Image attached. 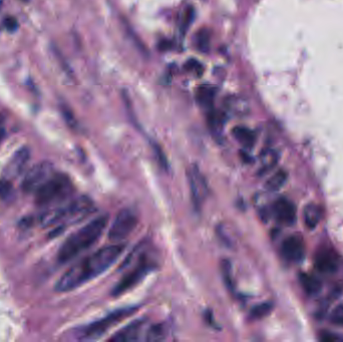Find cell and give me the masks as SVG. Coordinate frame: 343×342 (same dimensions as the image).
I'll return each instance as SVG.
<instances>
[{
    "label": "cell",
    "mask_w": 343,
    "mask_h": 342,
    "mask_svg": "<svg viewBox=\"0 0 343 342\" xmlns=\"http://www.w3.org/2000/svg\"><path fill=\"white\" fill-rule=\"evenodd\" d=\"M126 245L115 243L104 246L72 265L55 284L58 292L74 290L109 269L122 256Z\"/></svg>",
    "instance_id": "1"
},
{
    "label": "cell",
    "mask_w": 343,
    "mask_h": 342,
    "mask_svg": "<svg viewBox=\"0 0 343 342\" xmlns=\"http://www.w3.org/2000/svg\"><path fill=\"white\" fill-rule=\"evenodd\" d=\"M108 216L103 215L92 220L79 230L71 234L64 242L58 253V260L61 264L69 263L79 254L89 250L99 240L106 228Z\"/></svg>",
    "instance_id": "2"
},
{
    "label": "cell",
    "mask_w": 343,
    "mask_h": 342,
    "mask_svg": "<svg viewBox=\"0 0 343 342\" xmlns=\"http://www.w3.org/2000/svg\"><path fill=\"white\" fill-rule=\"evenodd\" d=\"M96 210L92 199L85 196L69 201L66 205L48 209L38 217V223L42 227L58 226L56 230L63 231L69 225L84 220Z\"/></svg>",
    "instance_id": "3"
},
{
    "label": "cell",
    "mask_w": 343,
    "mask_h": 342,
    "mask_svg": "<svg viewBox=\"0 0 343 342\" xmlns=\"http://www.w3.org/2000/svg\"><path fill=\"white\" fill-rule=\"evenodd\" d=\"M74 193V186L68 175L54 173L36 192L35 204L52 209L67 202Z\"/></svg>",
    "instance_id": "4"
},
{
    "label": "cell",
    "mask_w": 343,
    "mask_h": 342,
    "mask_svg": "<svg viewBox=\"0 0 343 342\" xmlns=\"http://www.w3.org/2000/svg\"><path fill=\"white\" fill-rule=\"evenodd\" d=\"M137 307H124L117 309L102 319H99L88 326L83 327L80 331V338L83 340H97L100 339L106 332H108L112 327L121 323L126 318L130 317L137 312Z\"/></svg>",
    "instance_id": "5"
},
{
    "label": "cell",
    "mask_w": 343,
    "mask_h": 342,
    "mask_svg": "<svg viewBox=\"0 0 343 342\" xmlns=\"http://www.w3.org/2000/svg\"><path fill=\"white\" fill-rule=\"evenodd\" d=\"M155 269V264H153L149 259L141 257L137 262V266L133 268L132 271L126 274L113 287L111 291L112 296H121L129 290L136 287L139 282H141L147 275L151 273Z\"/></svg>",
    "instance_id": "6"
},
{
    "label": "cell",
    "mask_w": 343,
    "mask_h": 342,
    "mask_svg": "<svg viewBox=\"0 0 343 342\" xmlns=\"http://www.w3.org/2000/svg\"><path fill=\"white\" fill-rule=\"evenodd\" d=\"M137 225V215L130 209H123L119 212L109 227L108 238L111 242L121 243L133 233Z\"/></svg>",
    "instance_id": "7"
},
{
    "label": "cell",
    "mask_w": 343,
    "mask_h": 342,
    "mask_svg": "<svg viewBox=\"0 0 343 342\" xmlns=\"http://www.w3.org/2000/svg\"><path fill=\"white\" fill-rule=\"evenodd\" d=\"M54 173L53 166L49 162H40L25 174L21 188L27 194L35 193Z\"/></svg>",
    "instance_id": "8"
},
{
    "label": "cell",
    "mask_w": 343,
    "mask_h": 342,
    "mask_svg": "<svg viewBox=\"0 0 343 342\" xmlns=\"http://www.w3.org/2000/svg\"><path fill=\"white\" fill-rule=\"evenodd\" d=\"M189 183L192 201L196 209L201 208L208 194L206 180L198 167H193L189 172Z\"/></svg>",
    "instance_id": "9"
},
{
    "label": "cell",
    "mask_w": 343,
    "mask_h": 342,
    "mask_svg": "<svg viewBox=\"0 0 343 342\" xmlns=\"http://www.w3.org/2000/svg\"><path fill=\"white\" fill-rule=\"evenodd\" d=\"M281 254L287 261L295 263L301 262L305 256L303 240L296 235L286 238L281 246Z\"/></svg>",
    "instance_id": "10"
},
{
    "label": "cell",
    "mask_w": 343,
    "mask_h": 342,
    "mask_svg": "<svg viewBox=\"0 0 343 342\" xmlns=\"http://www.w3.org/2000/svg\"><path fill=\"white\" fill-rule=\"evenodd\" d=\"M276 220L284 225H293L296 222L297 211L295 205L286 198H279L272 206Z\"/></svg>",
    "instance_id": "11"
},
{
    "label": "cell",
    "mask_w": 343,
    "mask_h": 342,
    "mask_svg": "<svg viewBox=\"0 0 343 342\" xmlns=\"http://www.w3.org/2000/svg\"><path fill=\"white\" fill-rule=\"evenodd\" d=\"M31 157V152L27 148H21L14 153L9 163L3 172V178L10 180L18 177L25 169Z\"/></svg>",
    "instance_id": "12"
},
{
    "label": "cell",
    "mask_w": 343,
    "mask_h": 342,
    "mask_svg": "<svg viewBox=\"0 0 343 342\" xmlns=\"http://www.w3.org/2000/svg\"><path fill=\"white\" fill-rule=\"evenodd\" d=\"M147 326V321L145 319L136 320L131 324L127 325L120 331H118L109 341L115 342H132L137 341L141 338V335L145 331V327Z\"/></svg>",
    "instance_id": "13"
},
{
    "label": "cell",
    "mask_w": 343,
    "mask_h": 342,
    "mask_svg": "<svg viewBox=\"0 0 343 342\" xmlns=\"http://www.w3.org/2000/svg\"><path fill=\"white\" fill-rule=\"evenodd\" d=\"M315 266L322 273H333L338 268V259L330 250L320 251L315 258Z\"/></svg>",
    "instance_id": "14"
},
{
    "label": "cell",
    "mask_w": 343,
    "mask_h": 342,
    "mask_svg": "<svg viewBox=\"0 0 343 342\" xmlns=\"http://www.w3.org/2000/svg\"><path fill=\"white\" fill-rule=\"evenodd\" d=\"M321 217H322L321 207L313 204V203H310L304 208L303 218H304L305 225L309 229H314L320 222Z\"/></svg>",
    "instance_id": "15"
},
{
    "label": "cell",
    "mask_w": 343,
    "mask_h": 342,
    "mask_svg": "<svg viewBox=\"0 0 343 342\" xmlns=\"http://www.w3.org/2000/svg\"><path fill=\"white\" fill-rule=\"evenodd\" d=\"M232 134L234 137L246 149H251L256 142L255 133L245 127H236L233 129Z\"/></svg>",
    "instance_id": "16"
},
{
    "label": "cell",
    "mask_w": 343,
    "mask_h": 342,
    "mask_svg": "<svg viewBox=\"0 0 343 342\" xmlns=\"http://www.w3.org/2000/svg\"><path fill=\"white\" fill-rule=\"evenodd\" d=\"M280 155L278 151L275 149H265L262 151L260 155V163H261V173L270 171L277 165L279 161Z\"/></svg>",
    "instance_id": "17"
},
{
    "label": "cell",
    "mask_w": 343,
    "mask_h": 342,
    "mask_svg": "<svg viewBox=\"0 0 343 342\" xmlns=\"http://www.w3.org/2000/svg\"><path fill=\"white\" fill-rule=\"evenodd\" d=\"M299 281H300L302 288L307 294L314 295V294H317L321 290V282L316 277L310 274H300Z\"/></svg>",
    "instance_id": "18"
},
{
    "label": "cell",
    "mask_w": 343,
    "mask_h": 342,
    "mask_svg": "<svg viewBox=\"0 0 343 342\" xmlns=\"http://www.w3.org/2000/svg\"><path fill=\"white\" fill-rule=\"evenodd\" d=\"M216 97V90L209 86L200 87L196 94V99L198 103L204 107H211L214 103V100Z\"/></svg>",
    "instance_id": "19"
},
{
    "label": "cell",
    "mask_w": 343,
    "mask_h": 342,
    "mask_svg": "<svg viewBox=\"0 0 343 342\" xmlns=\"http://www.w3.org/2000/svg\"><path fill=\"white\" fill-rule=\"evenodd\" d=\"M208 125L211 132L214 135L221 136L223 127H224V118L223 115L219 111L211 109L208 113Z\"/></svg>",
    "instance_id": "20"
},
{
    "label": "cell",
    "mask_w": 343,
    "mask_h": 342,
    "mask_svg": "<svg viewBox=\"0 0 343 342\" xmlns=\"http://www.w3.org/2000/svg\"><path fill=\"white\" fill-rule=\"evenodd\" d=\"M288 175L284 170L276 172L274 175L266 182V189L270 192H276L280 190L287 182Z\"/></svg>",
    "instance_id": "21"
},
{
    "label": "cell",
    "mask_w": 343,
    "mask_h": 342,
    "mask_svg": "<svg viewBox=\"0 0 343 342\" xmlns=\"http://www.w3.org/2000/svg\"><path fill=\"white\" fill-rule=\"evenodd\" d=\"M211 34L207 28H202L196 35V46L201 52H208L210 48Z\"/></svg>",
    "instance_id": "22"
},
{
    "label": "cell",
    "mask_w": 343,
    "mask_h": 342,
    "mask_svg": "<svg viewBox=\"0 0 343 342\" xmlns=\"http://www.w3.org/2000/svg\"><path fill=\"white\" fill-rule=\"evenodd\" d=\"M166 331L164 326L162 325H150L146 332V340L149 341H156V340H162L165 338Z\"/></svg>",
    "instance_id": "23"
},
{
    "label": "cell",
    "mask_w": 343,
    "mask_h": 342,
    "mask_svg": "<svg viewBox=\"0 0 343 342\" xmlns=\"http://www.w3.org/2000/svg\"><path fill=\"white\" fill-rule=\"evenodd\" d=\"M194 16H195V10L192 6H189L185 9L183 15H182V21H181V32L183 35H185V33L189 30L191 23L194 20Z\"/></svg>",
    "instance_id": "24"
},
{
    "label": "cell",
    "mask_w": 343,
    "mask_h": 342,
    "mask_svg": "<svg viewBox=\"0 0 343 342\" xmlns=\"http://www.w3.org/2000/svg\"><path fill=\"white\" fill-rule=\"evenodd\" d=\"M272 307H273L272 304L269 303V302L259 304V305H257L252 309L251 316H252V318H255V319L263 318V317L267 316L272 311Z\"/></svg>",
    "instance_id": "25"
},
{
    "label": "cell",
    "mask_w": 343,
    "mask_h": 342,
    "mask_svg": "<svg viewBox=\"0 0 343 342\" xmlns=\"http://www.w3.org/2000/svg\"><path fill=\"white\" fill-rule=\"evenodd\" d=\"M13 193V188L10 183V180L2 179L0 180V198L1 199H8L11 197Z\"/></svg>",
    "instance_id": "26"
},
{
    "label": "cell",
    "mask_w": 343,
    "mask_h": 342,
    "mask_svg": "<svg viewBox=\"0 0 343 342\" xmlns=\"http://www.w3.org/2000/svg\"><path fill=\"white\" fill-rule=\"evenodd\" d=\"M222 273H223V277L225 279V282L227 284V287L232 288L233 287L232 268H231V264L228 260H224L223 263H222Z\"/></svg>",
    "instance_id": "27"
},
{
    "label": "cell",
    "mask_w": 343,
    "mask_h": 342,
    "mask_svg": "<svg viewBox=\"0 0 343 342\" xmlns=\"http://www.w3.org/2000/svg\"><path fill=\"white\" fill-rule=\"evenodd\" d=\"M330 319L336 325H343V305H339L333 310Z\"/></svg>",
    "instance_id": "28"
},
{
    "label": "cell",
    "mask_w": 343,
    "mask_h": 342,
    "mask_svg": "<svg viewBox=\"0 0 343 342\" xmlns=\"http://www.w3.org/2000/svg\"><path fill=\"white\" fill-rule=\"evenodd\" d=\"M320 339L324 342L343 341V337L331 332H322L320 334Z\"/></svg>",
    "instance_id": "29"
},
{
    "label": "cell",
    "mask_w": 343,
    "mask_h": 342,
    "mask_svg": "<svg viewBox=\"0 0 343 342\" xmlns=\"http://www.w3.org/2000/svg\"><path fill=\"white\" fill-rule=\"evenodd\" d=\"M187 69H190V70H195L197 73H199V74H201V72L203 71V69H202V66L198 63V62H196V61H194V60H192V61H190L189 63H187Z\"/></svg>",
    "instance_id": "30"
},
{
    "label": "cell",
    "mask_w": 343,
    "mask_h": 342,
    "mask_svg": "<svg viewBox=\"0 0 343 342\" xmlns=\"http://www.w3.org/2000/svg\"><path fill=\"white\" fill-rule=\"evenodd\" d=\"M5 26H6V28H7L8 31L14 32V31L16 30V27H17V22H16V20H15L14 18L9 17V18H7V19L5 20Z\"/></svg>",
    "instance_id": "31"
},
{
    "label": "cell",
    "mask_w": 343,
    "mask_h": 342,
    "mask_svg": "<svg viewBox=\"0 0 343 342\" xmlns=\"http://www.w3.org/2000/svg\"><path fill=\"white\" fill-rule=\"evenodd\" d=\"M6 135V130H5V126H4V119L2 117H0V142L3 140V138L5 137Z\"/></svg>",
    "instance_id": "32"
}]
</instances>
